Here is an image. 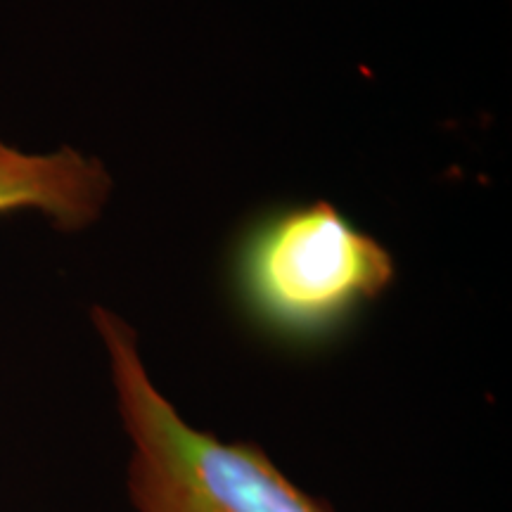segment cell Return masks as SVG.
<instances>
[{"mask_svg":"<svg viewBox=\"0 0 512 512\" xmlns=\"http://www.w3.org/2000/svg\"><path fill=\"white\" fill-rule=\"evenodd\" d=\"M112 181L98 159L74 147L34 155L0 140V216L36 211L62 230L98 221Z\"/></svg>","mask_w":512,"mask_h":512,"instance_id":"3","label":"cell"},{"mask_svg":"<svg viewBox=\"0 0 512 512\" xmlns=\"http://www.w3.org/2000/svg\"><path fill=\"white\" fill-rule=\"evenodd\" d=\"M392 254L330 202L271 211L235 247L230 283L242 316L273 342L316 349L394 283Z\"/></svg>","mask_w":512,"mask_h":512,"instance_id":"2","label":"cell"},{"mask_svg":"<svg viewBox=\"0 0 512 512\" xmlns=\"http://www.w3.org/2000/svg\"><path fill=\"white\" fill-rule=\"evenodd\" d=\"M131 441L126 486L136 512H335L306 494L256 444L197 430L147 375L131 325L93 309Z\"/></svg>","mask_w":512,"mask_h":512,"instance_id":"1","label":"cell"}]
</instances>
